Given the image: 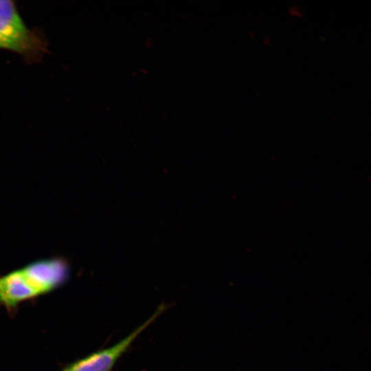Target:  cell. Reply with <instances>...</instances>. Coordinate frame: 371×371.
<instances>
[{"instance_id": "cell-1", "label": "cell", "mask_w": 371, "mask_h": 371, "mask_svg": "<svg viewBox=\"0 0 371 371\" xmlns=\"http://www.w3.org/2000/svg\"><path fill=\"white\" fill-rule=\"evenodd\" d=\"M0 48L30 58L41 55L44 49L41 39L25 25L10 0H0Z\"/></svg>"}, {"instance_id": "cell-2", "label": "cell", "mask_w": 371, "mask_h": 371, "mask_svg": "<svg viewBox=\"0 0 371 371\" xmlns=\"http://www.w3.org/2000/svg\"><path fill=\"white\" fill-rule=\"evenodd\" d=\"M163 310L160 308L146 322L115 345L95 352L74 363L66 371H111L116 361L128 348L137 336L157 317Z\"/></svg>"}, {"instance_id": "cell-3", "label": "cell", "mask_w": 371, "mask_h": 371, "mask_svg": "<svg viewBox=\"0 0 371 371\" xmlns=\"http://www.w3.org/2000/svg\"><path fill=\"white\" fill-rule=\"evenodd\" d=\"M21 269L39 295L61 286L69 274L67 262L60 258L37 260Z\"/></svg>"}, {"instance_id": "cell-4", "label": "cell", "mask_w": 371, "mask_h": 371, "mask_svg": "<svg viewBox=\"0 0 371 371\" xmlns=\"http://www.w3.org/2000/svg\"><path fill=\"white\" fill-rule=\"evenodd\" d=\"M38 295L21 269L0 277V304L8 308Z\"/></svg>"}, {"instance_id": "cell-5", "label": "cell", "mask_w": 371, "mask_h": 371, "mask_svg": "<svg viewBox=\"0 0 371 371\" xmlns=\"http://www.w3.org/2000/svg\"><path fill=\"white\" fill-rule=\"evenodd\" d=\"M62 371H66L65 369L64 370H62Z\"/></svg>"}]
</instances>
